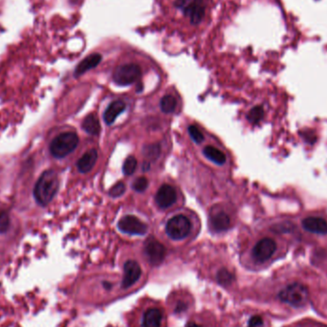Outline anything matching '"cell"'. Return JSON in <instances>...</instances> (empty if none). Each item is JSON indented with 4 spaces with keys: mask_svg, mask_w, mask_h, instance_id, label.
<instances>
[{
    "mask_svg": "<svg viewBox=\"0 0 327 327\" xmlns=\"http://www.w3.org/2000/svg\"><path fill=\"white\" fill-rule=\"evenodd\" d=\"M163 12L185 32L200 30L210 18L211 0H161Z\"/></svg>",
    "mask_w": 327,
    "mask_h": 327,
    "instance_id": "cell-1",
    "label": "cell"
},
{
    "mask_svg": "<svg viewBox=\"0 0 327 327\" xmlns=\"http://www.w3.org/2000/svg\"><path fill=\"white\" fill-rule=\"evenodd\" d=\"M59 177L56 171L52 169L44 171L34 186V196L35 201L41 206L48 205L55 197L59 190Z\"/></svg>",
    "mask_w": 327,
    "mask_h": 327,
    "instance_id": "cell-2",
    "label": "cell"
},
{
    "mask_svg": "<svg viewBox=\"0 0 327 327\" xmlns=\"http://www.w3.org/2000/svg\"><path fill=\"white\" fill-rule=\"evenodd\" d=\"M278 298L281 302L294 307H302L308 301L309 292L306 286L299 282H294L282 289L278 294Z\"/></svg>",
    "mask_w": 327,
    "mask_h": 327,
    "instance_id": "cell-3",
    "label": "cell"
},
{
    "mask_svg": "<svg viewBox=\"0 0 327 327\" xmlns=\"http://www.w3.org/2000/svg\"><path fill=\"white\" fill-rule=\"evenodd\" d=\"M79 137L74 132H65L57 136L50 144L51 154L56 158H64L75 151Z\"/></svg>",
    "mask_w": 327,
    "mask_h": 327,
    "instance_id": "cell-4",
    "label": "cell"
},
{
    "mask_svg": "<svg viewBox=\"0 0 327 327\" xmlns=\"http://www.w3.org/2000/svg\"><path fill=\"white\" fill-rule=\"evenodd\" d=\"M142 77V69L139 64L128 62L118 65L113 73V81L120 86L130 85L138 82Z\"/></svg>",
    "mask_w": 327,
    "mask_h": 327,
    "instance_id": "cell-5",
    "label": "cell"
},
{
    "mask_svg": "<svg viewBox=\"0 0 327 327\" xmlns=\"http://www.w3.org/2000/svg\"><path fill=\"white\" fill-rule=\"evenodd\" d=\"M192 224L189 218L184 215H176L168 220L166 232L168 236L174 240H181L190 234Z\"/></svg>",
    "mask_w": 327,
    "mask_h": 327,
    "instance_id": "cell-6",
    "label": "cell"
},
{
    "mask_svg": "<svg viewBox=\"0 0 327 327\" xmlns=\"http://www.w3.org/2000/svg\"><path fill=\"white\" fill-rule=\"evenodd\" d=\"M118 228L129 235H142L148 232L147 225L133 215H126L122 218L118 223Z\"/></svg>",
    "mask_w": 327,
    "mask_h": 327,
    "instance_id": "cell-7",
    "label": "cell"
},
{
    "mask_svg": "<svg viewBox=\"0 0 327 327\" xmlns=\"http://www.w3.org/2000/svg\"><path fill=\"white\" fill-rule=\"evenodd\" d=\"M276 250L277 244L272 238H263L253 247L252 257L259 262H265L272 258Z\"/></svg>",
    "mask_w": 327,
    "mask_h": 327,
    "instance_id": "cell-8",
    "label": "cell"
},
{
    "mask_svg": "<svg viewBox=\"0 0 327 327\" xmlns=\"http://www.w3.org/2000/svg\"><path fill=\"white\" fill-rule=\"evenodd\" d=\"M144 255L152 265H159L166 257V248L156 239L151 238L144 245Z\"/></svg>",
    "mask_w": 327,
    "mask_h": 327,
    "instance_id": "cell-9",
    "label": "cell"
},
{
    "mask_svg": "<svg viewBox=\"0 0 327 327\" xmlns=\"http://www.w3.org/2000/svg\"><path fill=\"white\" fill-rule=\"evenodd\" d=\"M124 278L122 281L123 289H127L134 284L135 282L140 278L142 270L140 265L134 260L126 261L124 267Z\"/></svg>",
    "mask_w": 327,
    "mask_h": 327,
    "instance_id": "cell-10",
    "label": "cell"
},
{
    "mask_svg": "<svg viewBox=\"0 0 327 327\" xmlns=\"http://www.w3.org/2000/svg\"><path fill=\"white\" fill-rule=\"evenodd\" d=\"M176 191L170 185H163L156 193L155 201L161 209L169 208L173 203L176 201Z\"/></svg>",
    "mask_w": 327,
    "mask_h": 327,
    "instance_id": "cell-11",
    "label": "cell"
},
{
    "mask_svg": "<svg viewBox=\"0 0 327 327\" xmlns=\"http://www.w3.org/2000/svg\"><path fill=\"white\" fill-rule=\"evenodd\" d=\"M302 227L307 232L318 235H326L327 222L325 219L317 216H309L302 220Z\"/></svg>",
    "mask_w": 327,
    "mask_h": 327,
    "instance_id": "cell-12",
    "label": "cell"
},
{
    "mask_svg": "<svg viewBox=\"0 0 327 327\" xmlns=\"http://www.w3.org/2000/svg\"><path fill=\"white\" fill-rule=\"evenodd\" d=\"M163 314L158 308L151 307L143 313L142 327H161Z\"/></svg>",
    "mask_w": 327,
    "mask_h": 327,
    "instance_id": "cell-13",
    "label": "cell"
},
{
    "mask_svg": "<svg viewBox=\"0 0 327 327\" xmlns=\"http://www.w3.org/2000/svg\"><path fill=\"white\" fill-rule=\"evenodd\" d=\"M97 159H98V152L96 150H90V151L85 152L83 155V157L77 163L78 169L83 173H86V172L90 171L94 168Z\"/></svg>",
    "mask_w": 327,
    "mask_h": 327,
    "instance_id": "cell-14",
    "label": "cell"
},
{
    "mask_svg": "<svg viewBox=\"0 0 327 327\" xmlns=\"http://www.w3.org/2000/svg\"><path fill=\"white\" fill-rule=\"evenodd\" d=\"M126 109V103L122 101H113L110 103L108 107L105 110L103 119L107 125H112L116 118L125 111Z\"/></svg>",
    "mask_w": 327,
    "mask_h": 327,
    "instance_id": "cell-15",
    "label": "cell"
},
{
    "mask_svg": "<svg viewBox=\"0 0 327 327\" xmlns=\"http://www.w3.org/2000/svg\"><path fill=\"white\" fill-rule=\"evenodd\" d=\"M210 223H211L212 228L216 232H223V231H226L227 229L230 227L231 220L227 213L223 212V211H219L216 214L211 216Z\"/></svg>",
    "mask_w": 327,
    "mask_h": 327,
    "instance_id": "cell-16",
    "label": "cell"
},
{
    "mask_svg": "<svg viewBox=\"0 0 327 327\" xmlns=\"http://www.w3.org/2000/svg\"><path fill=\"white\" fill-rule=\"evenodd\" d=\"M83 128H84V131L87 132L88 134H99V132L101 130L99 119L94 114L88 115L83 122Z\"/></svg>",
    "mask_w": 327,
    "mask_h": 327,
    "instance_id": "cell-17",
    "label": "cell"
},
{
    "mask_svg": "<svg viewBox=\"0 0 327 327\" xmlns=\"http://www.w3.org/2000/svg\"><path fill=\"white\" fill-rule=\"evenodd\" d=\"M101 60V56L100 55H93L88 57L87 59H84V61H82L78 67L76 69L75 75L80 76L82 74L85 73L86 71H88L89 69L95 67L98 65V63Z\"/></svg>",
    "mask_w": 327,
    "mask_h": 327,
    "instance_id": "cell-18",
    "label": "cell"
},
{
    "mask_svg": "<svg viewBox=\"0 0 327 327\" xmlns=\"http://www.w3.org/2000/svg\"><path fill=\"white\" fill-rule=\"evenodd\" d=\"M204 155L217 165H223L226 162V156L221 151L215 149L214 147H206L203 151Z\"/></svg>",
    "mask_w": 327,
    "mask_h": 327,
    "instance_id": "cell-19",
    "label": "cell"
},
{
    "mask_svg": "<svg viewBox=\"0 0 327 327\" xmlns=\"http://www.w3.org/2000/svg\"><path fill=\"white\" fill-rule=\"evenodd\" d=\"M176 100L173 96L171 95H167L161 100V109L165 113H171L176 108Z\"/></svg>",
    "mask_w": 327,
    "mask_h": 327,
    "instance_id": "cell-20",
    "label": "cell"
},
{
    "mask_svg": "<svg viewBox=\"0 0 327 327\" xmlns=\"http://www.w3.org/2000/svg\"><path fill=\"white\" fill-rule=\"evenodd\" d=\"M263 116H264V110H263V108L261 106H256L249 112L247 118L252 124H258L260 120L263 118Z\"/></svg>",
    "mask_w": 327,
    "mask_h": 327,
    "instance_id": "cell-21",
    "label": "cell"
},
{
    "mask_svg": "<svg viewBox=\"0 0 327 327\" xmlns=\"http://www.w3.org/2000/svg\"><path fill=\"white\" fill-rule=\"evenodd\" d=\"M137 168V160L134 156H129L126 160L124 167H123V171L126 175H131L134 173L135 169Z\"/></svg>",
    "mask_w": 327,
    "mask_h": 327,
    "instance_id": "cell-22",
    "label": "cell"
},
{
    "mask_svg": "<svg viewBox=\"0 0 327 327\" xmlns=\"http://www.w3.org/2000/svg\"><path fill=\"white\" fill-rule=\"evenodd\" d=\"M143 154L150 159H156L160 154V147L158 144H149L144 147Z\"/></svg>",
    "mask_w": 327,
    "mask_h": 327,
    "instance_id": "cell-23",
    "label": "cell"
},
{
    "mask_svg": "<svg viewBox=\"0 0 327 327\" xmlns=\"http://www.w3.org/2000/svg\"><path fill=\"white\" fill-rule=\"evenodd\" d=\"M10 228V217L6 211L0 210V234L6 233Z\"/></svg>",
    "mask_w": 327,
    "mask_h": 327,
    "instance_id": "cell-24",
    "label": "cell"
},
{
    "mask_svg": "<svg viewBox=\"0 0 327 327\" xmlns=\"http://www.w3.org/2000/svg\"><path fill=\"white\" fill-rule=\"evenodd\" d=\"M126 192V186L123 183V182H119L116 185H114L110 191H109V195L111 197H119V196H122L124 193Z\"/></svg>",
    "mask_w": 327,
    "mask_h": 327,
    "instance_id": "cell-25",
    "label": "cell"
},
{
    "mask_svg": "<svg viewBox=\"0 0 327 327\" xmlns=\"http://www.w3.org/2000/svg\"><path fill=\"white\" fill-rule=\"evenodd\" d=\"M189 133H190L191 137L193 138V140L195 142V143H199L203 142V140H204V136L202 134L201 131H200L196 126H190V127H189Z\"/></svg>",
    "mask_w": 327,
    "mask_h": 327,
    "instance_id": "cell-26",
    "label": "cell"
},
{
    "mask_svg": "<svg viewBox=\"0 0 327 327\" xmlns=\"http://www.w3.org/2000/svg\"><path fill=\"white\" fill-rule=\"evenodd\" d=\"M148 185H149V181L146 177H139L135 180L132 187L137 192H143L148 188Z\"/></svg>",
    "mask_w": 327,
    "mask_h": 327,
    "instance_id": "cell-27",
    "label": "cell"
},
{
    "mask_svg": "<svg viewBox=\"0 0 327 327\" xmlns=\"http://www.w3.org/2000/svg\"><path fill=\"white\" fill-rule=\"evenodd\" d=\"M218 280L219 282L223 283V284H229L232 280H233V276L232 274H230L227 270L223 269L221 270L217 275Z\"/></svg>",
    "mask_w": 327,
    "mask_h": 327,
    "instance_id": "cell-28",
    "label": "cell"
},
{
    "mask_svg": "<svg viewBox=\"0 0 327 327\" xmlns=\"http://www.w3.org/2000/svg\"><path fill=\"white\" fill-rule=\"evenodd\" d=\"M294 229L293 224L289 223V222H284V223H281V224H277L276 226L273 228L274 231H277V233H290L292 232Z\"/></svg>",
    "mask_w": 327,
    "mask_h": 327,
    "instance_id": "cell-29",
    "label": "cell"
},
{
    "mask_svg": "<svg viewBox=\"0 0 327 327\" xmlns=\"http://www.w3.org/2000/svg\"><path fill=\"white\" fill-rule=\"evenodd\" d=\"M263 320L260 316H253L249 320V327H260L262 325Z\"/></svg>",
    "mask_w": 327,
    "mask_h": 327,
    "instance_id": "cell-30",
    "label": "cell"
},
{
    "mask_svg": "<svg viewBox=\"0 0 327 327\" xmlns=\"http://www.w3.org/2000/svg\"><path fill=\"white\" fill-rule=\"evenodd\" d=\"M186 327H202L201 325L195 323V322H189Z\"/></svg>",
    "mask_w": 327,
    "mask_h": 327,
    "instance_id": "cell-31",
    "label": "cell"
},
{
    "mask_svg": "<svg viewBox=\"0 0 327 327\" xmlns=\"http://www.w3.org/2000/svg\"><path fill=\"white\" fill-rule=\"evenodd\" d=\"M104 286L107 288V289H109V288H111V284H109V283H105L104 284Z\"/></svg>",
    "mask_w": 327,
    "mask_h": 327,
    "instance_id": "cell-32",
    "label": "cell"
}]
</instances>
